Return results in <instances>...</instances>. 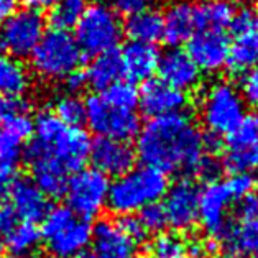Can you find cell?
I'll use <instances>...</instances> for the list:
<instances>
[{
    "label": "cell",
    "mask_w": 258,
    "mask_h": 258,
    "mask_svg": "<svg viewBox=\"0 0 258 258\" xmlns=\"http://www.w3.org/2000/svg\"><path fill=\"white\" fill-rule=\"evenodd\" d=\"M117 224L120 225V229L125 232V234H127L130 238H134V240L138 243H140L145 238V235H147L142 227L140 220H138V217H135V216H122L117 220Z\"/></svg>",
    "instance_id": "obj_41"
},
{
    "label": "cell",
    "mask_w": 258,
    "mask_h": 258,
    "mask_svg": "<svg viewBox=\"0 0 258 258\" xmlns=\"http://www.w3.org/2000/svg\"><path fill=\"white\" fill-rule=\"evenodd\" d=\"M99 4H104L110 7L117 15L130 17L134 14H138L145 9H150L152 0H96Z\"/></svg>",
    "instance_id": "obj_39"
},
{
    "label": "cell",
    "mask_w": 258,
    "mask_h": 258,
    "mask_svg": "<svg viewBox=\"0 0 258 258\" xmlns=\"http://www.w3.org/2000/svg\"><path fill=\"white\" fill-rule=\"evenodd\" d=\"M84 76L87 86H91L92 89L99 92L109 89L112 84L122 81L123 76L120 53L114 49V51H107L94 56L89 66L84 71Z\"/></svg>",
    "instance_id": "obj_25"
},
{
    "label": "cell",
    "mask_w": 258,
    "mask_h": 258,
    "mask_svg": "<svg viewBox=\"0 0 258 258\" xmlns=\"http://www.w3.org/2000/svg\"><path fill=\"white\" fill-rule=\"evenodd\" d=\"M229 138V150H242L253 147L258 143V112L247 114L243 120L237 125Z\"/></svg>",
    "instance_id": "obj_33"
},
{
    "label": "cell",
    "mask_w": 258,
    "mask_h": 258,
    "mask_svg": "<svg viewBox=\"0 0 258 258\" xmlns=\"http://www.w3.org/2000/svg\"><path fill=\"white\" fill-rule=\"evenodd\" d=\"M30 161L31 176L36 187L45 194L46 198H59L66 191L69 173L54 160L45 156L27 155Z\"/></svg>",
    "instance_id": "obj_23"
},
{
    "label": "cell",
    "mask_w": 258,
    "mask_h": 258,
    "mask_svg": "<svg viewBox=\"0 0 258 258\" xmlns=\"http://www.w3.org/2000/svg\"><path fill=\"white\" fill-rule=\"evenodd\" d=\"M138 242L130 238L117 220H100L92 227L89 251L84 258H137Z\"/></svg>",
    "instance_id": "obj_15"
},
{
    "label": "cell",
    "mask_w": 258,
    "mask_h": 258,
    "mask_svg": "<svg viewBox=\"0 0 258 258\" xmlns=\"http://www.w3.org/2000/svg\"><path fill=\"white\" fill-rule=\"evenodd\" d=\"M238 92H240L245 104H250L251 107L258 109V66L251 68L245 74H242Z\"/></svg>",
    "instance_id": "obj_37"
},
{
    "label": "cell",
    "mask_w": 258,
    "mask_h": 258,
    "mask_svg": "<svg viewBox=\"0 0 258 258\" xmlns=\"http://www.w3.org/2000/svg\"><path fill=\"white\" fill-rule=\"evenodd\" d=\"M194 5L189 0H174L163 14V40L178 48L196 33Z\"/></svg>",
    "instance_id": "obj_22"
},
{
    "label": "cell",
    "mask_w": 258,
    "mask_h": 258,
    "mask_svg": "<svg viewBox=\"0 0 258 258\" xmlns=\"http://www.w3.org/2000/svg\"><path fill=\"white\" fill-rule=\"evenodd\" d=\"M110 179L94 168H83L69 176L64 198L68 209L89 222L107 207Z\"/></svg>",
    "instance_id": "obj_9"
},
{
    "label": "cell",
    "mask_w": 258,
    "mask_h": 258,
    "mask_svg": "<svg viewBox=\"0 0 258 258\" xmlns=\"http://www.w3.org/2000/svg\"><path fill=\"white\" fill-rule=\"evenodd\" d=\"M123 33L130 36V41L155 45L163 40V14L150 7L130 15L123 25Z\"/></svg>",
    "instance_id": "obj_26"
},
{
    "label": "cell",
    "mask_w": 258,
    "mask_h": 258,
    "mask_svg": "<svg viewBox=\"0 0 258 258\" xmlns=\"http://www.w3.org/2000/svg\"><path fill=\"white\" fill-rule=\"evenodd\" d=\"M112 105L125 110H137L138 107V89L128 81H118L109 89L100 92Z\"/></svg>",
    "instance_id": "obj_34"
},
{
    "label": "cell",
    "mask_w": 258,
    "mask_h": 258,
    "mask_svg": "<svg viewBox=\"0 0 258 258\" xmlns=\"http://www.w3.org/2000/svg\"><path fill=\"white\" fill-rule=\"evenodd\" d=\"M169 187L168 176L150 166H134L110 182L107 206L118 216H134L145 207L158 204Z\"/></svg>",
    "instance_id": "obj_3"
},
{
    "label": "cell",
    "mask_w": 258,
    "mask_h": 258,
    "mask_svg": "<svg viewBox=\"0 0 258 258\" xmlns=\"http://www.w3.org/2000/svg\"><path fill=\"white\" fill-rule=\"evenodd\" d=\"M123 23L114 10L104 4L94 2L86 9L74 25V40L86 56H97L114 51L122 41Z\"/></svg>",
    "instance_id": "obj_6"
},
{
    "label": "cell",
    "mask_w": 258,
    "mask_h": 258,
    "mask_svg": "<svg viewBox=\"0 0 258 258\" xmlns=\"http://www.w3.org/2000/svg\"><path fill=\"white\" fill-rule=\"evenodd\" d=\"M20 222L17 214L9 204H0V235H7L9 232Z\"/></svg>",
    "instance_id": "obj_42"
},
{
    "label": "cell",
    "mask_w": 258,
    "mask_h": 258,
    "mask_svg": "<svg viewBox=\"0 0 258 258\" xmlns=\"http://www.w3.org/2000/svg\"><path fill=\"white\" fill-rule=\"evenodd\" d=\"M156 73L160 74V81L184 94L196 89L203 79V73L194 61L184 49L179 48H168L166 51L160 53Z\"/></svg>",
    "instance_id": "obj_16"
},
{
    "label": "cell",
    "mask_w": 258,
    "mask_h": 258,
    "mask_svg": "<svg viewBox=\"0 0 258 258\" xmlns=\"http://www.w3.org/2000/svg\"><path fill=\"white\" fill-rule=\"evenodd\" d=\"M235 12L234 4H230L229 0H203L194 5L196 30L224 31V28L230 27Z\"/></svg>",
    "instance_id": "obj_28"
},
{
    "label": "cell",
    "mask_w": 258,
    "mask_h": 258,
    "mask_svg": "<svg viewBox=\"0 0 258 258\" xmlns=\"http://www.w3.org/2000/svg\"><path fill=\"white\" fill-rule=\"evenodd\" d=\"M31 78L22 59L0 53V96L23 97L30 89Z\"/></svg>",
    "instance_id": "obj_27"
},
{
    "label": "cell",
    "mask_w": 258,
    "mask_h": 258,
    "mask_svg": "<svg viewBox=\"0 0 258 258\" xmlns=\"http://www.w3.org/2000/svg\"><path fill=\"white\" fill-rule=\"evenodd\" d=\"M87 7L89 0H56V4L49 9V20L53 23V28L69 31V28H73L83 17Z\"/></svg>",
    "instance_id": "obj_30"
},
{
    "label": "cell",
    "mask_w": 258,
    "mask_h": 258,
    "mask_svg": "<svg viewBox=\"0 0 258 258\" xmlns=\"http://www.w3.org/2000/svg\"><path fill=\"white\" fill-rule=\"evenodd\" d=\"M187 96L160 79H148L138 91V107L150 118L184 112Z\"/></svg>",
    "instance_id": "obj_18"
},
{
    "label": "cell",
    "mask_w": 258,
    "mask_h": 258,
    "mask_svg": "<svg viewBox=\"0 0 258 258\" xmlns=\"http://www.w3.org/2000/svg\"><path fill=\"white\" fill-rule=\"evenodd\" d=\"M4 251H5V245H4V238L0 235V258L4 256Z\"/></svg>",
    "instance_id": "obj_47"
},
{
    "label": "cell",
    "mask_w": 258,
    "mask_h": 258,
    "mask_svg": "<svg viewBox=\"0 0 258 258\" xmlns=\"http://www.w3.org/2000/svg\"><path fill=\"white\" fill-rule=\"evenodd\" d=\"M137 217L140 220L145 234H161L163 229L168 225L165 211H163V206L160 203L145 207L138 212Z\"/></svg>",
    "instance_id": "obj_36"
},
{
    "label": "cell",
    "mask_w": 258,
    "mask_h": 258,
    "mask_svg": "<svg viewBox=\"0 0 258 258\" xmlns=\"http://www.w3.org/2000/svg\"><path fill=\"white\" fill-rule=\"evenodd\" d=\"M152 258H191L187 242L179 235L161 232L150 245Z\"/></svg>",
    "instance_id": "obj_32"
},
{
    "label": "cell",
    "mask_w": 258,
    "mask_h": 258,
    "mask_svg": "<svg viewBox=\"0 0 258 258\" xmlns=\"http://www.w3.org/2000/svg\"><path fill=\"white\" fill-rule=\"evenodd\" d=\"M230 40L224 31H196L186 41V53L201 73L214 74L227 66Z\"/></svg>",
    "instance_id": "obj_14"
},
{
    "label": "cell",
    "mask_w": 258,
    "mask_h": 258,
    "mask_svg": "<svg viewBox=\"0 0 258 258\" xmlns=\"http://www.w3.org/2000/svg\"><path fill=\"white\" fill-rule=\"evenodd\" d=\"M18 0H0V25L17 10Z\"/></svg>",
    "instance_id": "obj_45"
},
{
    "label": "cell",
    "mask_w": 258,
    "mask_h": 258,
    "mask_svg": "<svg viewBox=\"0 0 258 258\" xmlns=\"http://www.w3.org/2000/svg\"><path fill=\"white\" fill-rule=\"evenodd\" d=\"M53 114L68 127H81L86 120L84 100L74 94H64L56 100Z\"/></svg>",
    "instance_id": "obj_31"
},
{
    "label": "cell",
    "mask_w": 258,
    "mask_h": 258,
    "mask_svg": "<svg viewBox=\"0 0 258 258\" xmlns=\"http://www.w3.org/2000/svg\"><path fill=\"white\" fill-rule=\"evenodd\" d=\"M248 2H251V4H258V0H248Z\"/></svg>",
    "instance_id": "obj_49"
},
{
    "label": "cell",
    "mask_w": 258,
    "mask_h": 258,
    "mask_svg": "<svg viewBox=\"0 0 258 258\" xmlns=\"http://www.w3.org/2000/svg\"><path fill=\"white\" fill-rule=\"evenodd\" d=\"M4 245L17 258H28L30 253L38 248L41 242V234L35 224L18 222L7 235H4Z\"/></svg>",
    "instance_id": "obj_29"
},
{
    "label": "cell",
    "mask_w": 258,
    "mask_h": 258,
    "mask_svg": "<svg viewBox=\"0 0 258 258\" xmlns=\"http://www.w3.org/2000/svg\"><path fill=\"white\" fill-rule=\"evenodd\" d=\"M9 206L14 209L22 222L36 224L43 220L49 209L48 198L43 194L31 179L17 178L9 194Z\"/></svg>",
    "instance_id": "obj_20"
},
{
    "label": "cell",
    "mask_w": 258,
    "mask_h": 258,
    "mask_svg": "<svg viewBox=\"0 0 258 258\" xmlns=\"http://www.w3.org/2000/svg\"><path fill=\"white\" fill-rule=\"evenodd\" d=\"M4 51V49H2V41H0V53H2Z\"/></svg>",
    "instance_id": "obj_50"
},
{
    "label": "cell",
    "mask_w": 258,
    "mask_h": 258,
    "mask_svg": "<svg viewBox=\"0 0 258 258\" xmlns=\"http://www.w3.org/2000/svg\"><path fill=\"white\" fill-rule=\"evenodd\" d=\"M225 165L232 173L258 171V143L242 150H229L225 156Z\"/></svg>",
    "instance_id": "obj_35"
},
{
    "label": "cell",
    "mask_w": 258,
    "mask_h": 258,
    "mask_svg": "<svg viewBox=\"0 0 258 258\" xmlns=\"http://www.w3.org/2000/svg\"><path fill=\"white\" fill-rule=\"evenodd\" d=\"M40 234L53 258H76L89 248L92 227L66 206H56L43 217Z\"/></svg>",
    "instance_id": "obj_5"
},
{
    "label": "cell",
    "mask_w": 258,
    "mask_h": 258,
    "mask_svg": "<svg viewBox=\"0 0 258 258\" xmlns=\"http://www.w3.org/2000/svg\"><path fill=\"white\" fill-rule=\"evenodd\" d=\"M84 54L68 30H46L40 43L30 54L31 69L45 81H64L79 71Z\"/></svg>",
    "instance_id": "obj_4"
},
{
    "label": "cell",
    "mask_w": 258,
    "mask_h": 258,
    "mask_svg": "<svg viewBox=\"0 0 258 258\" xmlns=\"http://www.w3.org/2000/svg\"><path fill=\"white\" fill-rule=\"evenodd\" d=\"M15 179L17 176L12 169H0V204H5V201L9 199Z\"/></svg>",
    "instance_id": "obj_43"
},
{
    "label": "cell",
    "mask_w": 258,
    "mask_h": 258,
    "mask_svg": "<svg viewBox=\"0 0 258 258\" xmlns=\"http://www.w3.org/2000/svg\"><path fill=\"white\" fill-rule=\"evenodd\" d=\"M227 66L232 73L240 76L248 69L258 66V22L238 33H234Z\"/></svg>",
    "instance_id": "obj_24"
},
{
    "label": "cell",
    "mask_w": 258,
    "mask_h": 258,
    "mask_svg": "<svg viewBox=\"0 0 258 258\" xmlns=\"http://www.w3.org/2000/svg\"><path fill=\"white\" fill-rule=\"evenodd\" d=\"M216 258H238V256L232 255V253H224V255H219V256H216Z\"/></svg>",
    "instance_id": "obj_48"
},
{
    "label": "cell",
    "mask_w": 258,
    "mask_h": 258,
    "mask_svg": "<svg viewBox=\"0 0 258 258\" xmlns=\"http://www.w3.org/2000/svg\"><path fill=\"white\" fill-rule=\"evenodd\" d=\"M89 160L94 169H97L107 178L125 174L135 166V148H132L128 142L110 140V138H96L91 143Z\"/></svg>",
    "instance_id": "obj_17"
},
{
    "label": "cell",
    "mask_w": 258,
    "mask_h": 258,
    "mask_svg": "<svg viewBox=\"0 0 258 258\" xmlns=\"http://www.w3.org/2000/svg\"><path fill=\"white\" fill-rule=\"evenodd\" d=\"M247 104L238 89L219 81L204 92L201 100V120L211 137H227L247 115Z\"/></svg>",
    "instance_id": "obj_7"
},
{
    "label": "cell",
    "mask_w": 258,
    "mask_h": 258,
    "mask_svg": "<svg viewBox=\"0 0 258 258\" xmlns=\"http://www.w3.org/2000/svg\"><path fill=\"white\" fill-rule=\"evenodd\" d=\"M33 137V118L15 115L0 123V169H14L22 161L25 143Z\"/></svg>",
    "instance_id": "obj_19"
},
{
    "label": "cell",
    "mask_w": 258,
    "mask_h": 258,
    "mask_svg": "<svg viewBox=\"0 0 258 258\" xmlns=\"http://www.w3.org/2000/svg\"><path fill=\"white\" fill-rule=\"evenodd\" d=\"M86 120L97 138L128 142L140 132V117L137 110H125L112 105L102 94H92L84 100Z\"/></svg>",
    "instance_id": "obj_8"
},
{
    "label": "cell",
    "mask_w": 258,
    "mask_h": 258,
    "mask_svg": "<svg viewBox=\"0 0 258 258\" xmlns=\"http://www.w3.org/2000/svg\"><path fill=\"white\" fill-rule=\"evenodd\" d=\"M166 224L176 230H189L199 219V187L189 179H179L163 198Z\"/></svg>",
    "instance_id": "obj_13"
},
{
    "label": "cell",
    "mask_w": 258,
    "mask_h": 258,
    "mask_svg": "<svg viewBox=\"0 0 258 258\" xmlns=\"http://www.w3.org/2000/svg\"><path fill=\"white\" fill-rule=\"evenodd\" d=\"M46 31V22L41 12L17 9L0 25V41L5 54L17 59L30 58Z\"/></svg>",
    "instance_id": "obj_10"
},
{
    "label": "cell",
    "mask_w": 258,
    "mask_h": 258,
    "mask_svg": "<svg viewBox=\"0 0 258 258\" xmlns=\"http://www.w3.org/2000/svg\"><path fill=\"white\" fill-rule=\"evenodd\" d=\"M91 137L81 127H68L53 112L43 110L33 120V140L27 155L54 160L69 174L83 169L89 160Z\"/></svg>",
    "instance_id": "obj_2"
},
{
    "label": "cell",
    "mask_w": 258,
    "mask_h": 258,
    "mask_svg": "<svg viewBox=\"0 0 258 258\" xmlns=\"http://www.w3.org/2000/svg\"><path fill=\"white\" fill-rule=\"evenodd\" d=\"M64 83V87H66V91L68 94H74V96H78V92L79 91H83L84 87L87 86L86 83V76H84V73L81 71H76V73H73V74H69V76L62 81Z\"/></svg>",
    "instance_id": "obj_44"
},
{
    "label": "cell",
    "mask_w": 258,
    "mask_h": 258,
    "mask_svg": "<svg viewBox=\"0 0 258 258\" xmlns=\"http://www.w3.org/2000/svg\"><path fill=\"white\" fill-rule=\"evenodd\" d=\"M224 240L238 258H258V196L240 201L237 216L224 232Z\"/></svg>",
    "instance_id": "obj_11"
},
{
    "label": "cell",
    "mask_w": 258,
    "mask_h": 258,
    "mask_svg": "<svg viewBox=\"0 0 258 258\" xmlns=\"http://www.w3.org/2000/svg\"><path fill=\"white\" fill-rule=\"evenodd\" d=\"M227 182V187L234 199H245L250 196L251 191L255 187V179L251 178V174L247 173H234L230 178L225 179Z\"/></svg>",
    "instance_id": "obj_38"
},
{
    "label": "cell",
    "mask_w": 258,
    "mask_h": 258,
    "mask_svg": "<svg viewBox=\"0 0 258 258\" xmlns=\"http://www.w3.org/2000/svg\"><path fill=\"white\" fill-rule=\"evenodd\" d=\"M20 114H27V102L23 97L0 96V123Z\"/></svg>",
    "instance_id": "obj_40"
},
{
    "label": "cell",
    "mask_w": 258,
    "mask_h": 258,
    "mask_svg": "<svg viewBox=\"0 0 258 258\" xmlns=\"http://www.w3.org/2000/svg\"><path fill=\"white\" fill-rule=\"evenodd\" d=\"M25 4H27V9L41 12V10L51 9L53 5L56 4V0H25Z\"/></svg>",
    "instance_id": "obj_46"
},
{
    "label": "cell",
    "mask_w": 258,
    "mask_h": 258,
    "mask_svg": "<svg viewBox=\"0 0 258 258\" xmlns=\"http://www.w3.org/2000/svg\"><path fill=\"white\" fill-rule=\"evenodd\" d=\"M135 155L145 166L165 173L207 174L216 171L207 137L186 112L150 118L137 135Z\"/></svg>",
    "instance_id": "obj_1"
},
{
    "label": "cell",
    "mask_w": 258,
    "mask_h": 258,
    "mask_svg": "<svg viewBox=\"0 0 258 258\" xmlns=\"http://www.w3.org/2000/svg\"><path fill=\"white\" fill-rule=\"evenodd\" d=\"M118 53L122 59L123 76L128 78V83H147L156 73L160 51L155 45L128 41Z\"/></svg>",
    "instance_id": "obj_21"
},
{
    "label": "cell",
    "mask_w": 258,
    "mask_h": 258,
    "mask_svg": "<svg viewBox=\"0 0 258 258\" xmlns=\"http://www.w3.org/2000/svg\"><path fill=\"white\" fill-rule=\"evenodd\" d=\"M234 198L227 187V182L211 179L199 189V219L203 229L211 238H219L224 235L230 222L229 212Z\"/></svg>",
    "instance_id": "obj_12"
}]
</instances>
